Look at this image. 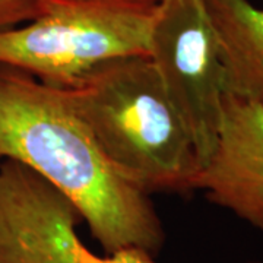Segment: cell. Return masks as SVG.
I'll return each mask as SVG.
<instances>
[{
	"label": "cell",
	"instance_id": "cell-1",
	"mask_svg": "<svg viewBox=\"0 0 263 263\" xmlns=\"http://www.w3.org/2000/svg\"><path fill=\"white\" fill-rule=\"evenodd\" d=\"M0 152L63 193L105 253L161 250L165 234L149 196L108 162L65 88L0 65Z\"/></svg>",
	"mask_w": 263,
	"mask_h": 263
},
{
	"label": "cell",
	"instance_id": "cell-2",
	"mask_svg": "<svg viewBox=\"0 0 263 263\" xmlns=\"http://www.w3.org/2000/svg\"><path fill=\"white\" fill-rule=\"evenodd\" d=\"M65 89L123 179L148 196L195 190V142L149 57L101 63Z\"/></svg>",
	"mask_w": 263,
	"mask_h": 263
},
{
	"label": "cell",
	"instance_id": "cell-3",
	"mask_svg": "<svg viewBox=\"0 0 263 263\" xmlns=\"http://www.w3.org/2000/svg\"><path fill=\"white\" fill-rule=\"evenodd\" d=\"M157 2L44 0L37 18L0 31V65L69 86L101 63L149 54Z\"/></svg>",
	"mask_w": 263,
	"mask_h": 263
},
{
	"label": "cell",
	"instance_id": "cell-4",
	"mask_svg": "<svg viewBox=\"0 0 263 263\" xmlns=\"http://www.w3.org/2000/svg\"><path fill=\"white\" fill-rule=\"evenodd\" d=\"M203 167L215 148L224 70L206 0H158L149 54Z\"/></svg>",
	"mask_w": 263,
	"mask_h": 263
},
{
	"label": "cell",
	"instance_id": "cell-5",
	"mask_svg": "<svg viewBox=\"0 0 263 263\" xmlns=\"http://www.w3.org/2000/svg\"><path fill=\"white\" fill-rule=\"evenodd\" d=\"M76 206L18 161L0 162V263H155L141 249L98 256L78 235Z\"/></svg>",
	"mask_w": 263,
	"mask_h": 263
},
{
	"label": "cell",
	"instance_id": "cell-6",
	"mask_svg": "<svg viewBox=\"0 0 263 263\" xmlns=\"http://www.w3.org/2000/svg\"><path fill=\"white\" fill-rule=\"evenodd\" d=\"M214 205L263 231V105L224 94L215 148L195 180Z\"/></svg>",
	"mask_w": 263,
	"mask_h": 263
},
{
	"label": "cell",
	"instance_id": "cell-7",
	"mask_svg": "<svg viewBox=\"0 0 263 263\" xmlns=\"http://www.w3.org/2000/svg\"><path fill=\"white\" fill-rule=\"evenodd\" d=\"M224 70V92L263 105V9L250 0H206Z\"/></svg>",
	"mask_w": 263,
	"mask_h": 263
},
{
	"label": "cell",
	"instance_id": "cell-8",
	"mask_svg": "<svg viewBox=\"0 0 263 263\" xmlns=\"http://www.w3.org/2000/svg\"><path fill=\"white\" fill-rule=\"evenodd\" d=\"M44 0H0V31L15 28L35 19Z\"/></svg>",
	"mask_w": 263,
	"mask_h": 263
},
{
	"label": "cell",
	"instance_id": "cell-9",
	"mask_svg": "<svg viewBox=\"0 0 263 263\" xmlns=\"http://www.w3.org/2000/svg\"><path fill=\"white\" fill-rule=\"evenodd\" d=\"M3 160H5V158H3V155H2V152H0V162H2Z\"/></svg>",
	"mask_w": 263,
	"mask_h": 263
},
{
	"label": "cell",
	"instance_id": "cell-10",
	"mask_svg": "<svg viewBox=\"0 0 263 263\" xmlns=\"http://www.w3.org/2000/svg\"><path fill=\"white\" fill-rule=\"evenodd\" d=\"M249 263H262V262H249Z\"/></svg>",
	"mask_w": 263,
	"mask_h": 263
},
{
	"label": "cell",
	"instance_id": "cell-11",
	"mask_svg": "<svg viewBox=\"0 0 263 263\" xmlns=\"http://www.w3.org/2000/svg\"><path fill=\"white\" fill-rule=\"evenodd\" d=\"M151 2H158V0H151Z\"/></svg>",
	"mask_w": 263,
	"mask_h": 263
}]
</instances>
